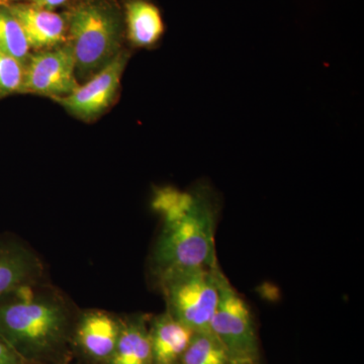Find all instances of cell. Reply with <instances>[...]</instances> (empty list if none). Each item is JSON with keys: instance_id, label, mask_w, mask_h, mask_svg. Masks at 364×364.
I'll return each mask as SVG.
<instances>
[{"instance_id": "5b68a950", "label": "cell", "mask_w": 364, "mask_h": 364, "mask_svg": "<svg viewBox=\"0 0 364 364\" xmlns=\"http://www.w3.org/2000/svg\"><path fill=\"white\" fill-rule=\"evenodd\" d=\"M217 282L219 294L210 331L224 345L235 363H259V341L250 308L220 267Z\"/></svg>"}, {"instance_id": "e0dca14e", "label": "cell", "mask_w": 364, "mask_h": 364, "mask_svg": "<svg viewBox=\"0 0 364 364\" xmlns=\"http://www.w3.org/2000/svg\"><path fill=\"white\" fill-rule=\"evenodd\" d=\"M0 364H26L1 337H0Z\"/></svg>"}, {"instance_id": "277c9868", "label": "cell", "mask_w": 364, "mask_h": 364, "mask_svg": "<svg viewBox=\"0 0 364 364\" xmlns=\"http://www.w3.org/2000/svg\"><path fill=\"white\" fill-rule=\"evenodd\" d=\"M214 267L182 268L158 277L167 309L193 332L210 331L218 303L217 269Z\"/></svg>"}, {"instance_id": "5bb4252c", "label": "cell", "mask_w": 364, "mask_h": 364, "mask_svg": "<svg viewBox=\"0 0 364 364\" xmlns=\"http://www.w3.org/2000/svg\"><path fill=\"white\" fill-rule=\"evenodd\" d=\"M179 364H236L212 331L193 333Z\"/></svg>"}, {"instance_id": "7a4b0ae2", "label": "cell", "mask_w": 364, "mask_h": 364, "mask_svg": "<svg viewBox=\"0 0 364 364\" xmlns=\"http://www.w3.org/2000/svg\"><path fill=\"white\" fill-rule=\"evenodd\" d=\"M73 324L61 299L32 286L0 301V337L26 364H66Z\"/></svg>"}, {"instance_id": "ba28073f", "label": "cell", "mask_w": 364, "mask_h": 364, "mask_svg": "<svg viewBox=\"0 0 364 364\" xmlns=\"http://www.w3.org/2000/svg\"><path fill=\"white\" fill-rule=\"evenodd\" d=\"M122 323V318L102 311L83 313L72 328L71 351L85 363H107L116 349Z\"/></svg>"}, {"instance_id": "52a82bcc", "label": "cell", "mask_w": 364, "mask_h": 364, "mask_svg": "<svg viewBox=\"0 0 364 364\" xmlns=\"http://www.w3.org/2000/svg\"><path fill=\"white\" fill-rule=\"evenodd\" d=\"M131 56L130 50H124L112 63L90 80L81 83L70 95L53 100L80 121L88 123L97 121L116 104L122 77Z\"/></svg>"}, {"instance_id": "d6986e66", "label": "cell", "mask_w": 364, "mask_h": 364, "mask_svg": "<svg viewBox=\"0 0 364 364\" xmlns=\"http://www.w3.org/2000/svg\"><path fill=\"white\" fill-rule=\"evenodd\" d=\"M28 0H0V6H9V4H18V2H25Z\"/></svg>"}, {"instance_id": "44dd1931", "label": "cell", "mask_w": 364, "mask_h": 364, "mask_svg": "<svg viewBox=\"0 0 364 364\" xmlns=\"http://www.w3.org/2000/svg\"><path fill=\"white\" fill-rule=\"evenodd\" d=\"M85 364H87V363H85Z\"/></svg>"}, {"instance_id": "ffe728a7", "label": "cell", "mask_w": 364, "mask_h": 364, "mask_svg": "<svg viewBox=\"0 0 364 364\" xmlns=\"http://www.w3.org/2000/svg\"><path fill=\"white\" fill-rule=\"evenodd\" d=\"M252 364H259V363H252Z\"/></svg>"}, {"instance_id": "30bf717a", "label": "cell", "mask_w": 364, "mask_h": 364, "mask_svg": "<svg viewBox=\"0 0 364 364\" xmlns=\"http://www.w3.org/2000/svg\"><path fill=\"white\" fill-rule=\"evenodd\" d=\"M122 7L126 41L131 48H156L166 30L160 7L153 0H123Z\"/></svg>"}, {"instance_id": "9c48e42d", "label": "cell", "mask_w": 364, "mask_h": 364, "mask_svg": "<svg viewBox=\"0 0 364 364\" xmlns=\"http://www.w3.org/2000/svg\"><path fill=\"white\" fill-rule=\"evenodd\" d=\"M6 6L23 28L32 52L45 51L66 44L67 23L63 14L28 1Z\"/></svg>"}, {"instance_id": "4fadbf2b", "label": "cell", "mask_w": 364, "mask_h": 364, "mask_svg": "<svg viewBox=\"0 0 364 364\" xmlns=\"http://www.w3.org/2000/svg\"><path fill=\"white\" fill-rule=\"evenodd\" d=\"M149 318L145 315L122 318L119 341L105 364H153Z\"/></svg>"}, {"instance_id": "8992f818", "label": "cell", "mask_w": 364, "mask_h": 364, "mask_svg": "<svg viewBox=\"0 0 364 364\" xmlns=\"http://www.w3.org/2000/svg\"><path fill=\"white\" fill-rule=\"evenodd\" d=\"M80 85L76 77L75 59L70 46L32 52L23 66V81L18 95L65 97Z\"/></svg>"}, {"instance_id": "8fae6325", "label": "cell", "mask_w": 364, "mask_h": 364, "mask_svg": "<svg viewBox=\"0 0 364 364\" xmlns=\"http://www.w3.org/2000/svg\"><path fill=\"white\" fill-rule=\"evenodd\" d=\"M41 273L36 254L16 241H0V301L32 286Z\"/></svg>"}, {"instance_id": "2e32d148", "label": "cell", "mask_w": 364, "mask_h": 364, "mask_svg": "<svg viewBox=\"0 0 364 364\" xmlns=\"http://www.w3.org/2000/svg\"><path fill=\"white\" fill-rule=\"evenodd\" d=\"M23 75V64L0 50V100L18 93Z\"/></svg>"}, {"instance_id": "6da1fadb", "label": "cell", "mask_w": 364, "mask_h": 364, "mask_svg": "<svg viewBox=\"0 0 364 364\" xmlns=\"http://www.w3.org/2000/svg\"><path fill=\"white\" fill-rule=\"evenodd\" d=\"M152 207L162 222L151 259L157 279L172 270L217 264L219 203L210 186L198 184L188 191L158 188Z\"/></svg>"}, {"instance_id": "9a60e30c", "label": "cell", "mask_w": 364, "mask_h": 364, "mask_svg": "<svg viewBox=\"0 0 364 364\" xmlns=\"http://www.w3.org/2000/svg\"><path fill=\"white\" fill-rule=\"evenodd\" d=\"M0 50L23 66L32 54L23 28L6 6H0Z\"/></svg>"}, {"instance_id": "7c38bea8", "label": "cell", "mask_w": 364, "mask_h": 364, "mask_svg": "<svg viewBox=\"0 0 364 364\" xmlns=\"http://www.w3.org/2000/svg\"><path fill=\"white\" fill-rule=\"evenodd\" d=\"M193 331L168 312L149 318L153 364H179Z\"/></svg>"}, {"instance_id": "ac0fdd59", "label": "cell", "mask_w": 364, "mask_h": 364, "mask_svg": "<svg viewBox=\"0 0 364 364\" xmlns=\"http://www.w3.org/2000/svg\"><path fill=\"white\" fill-rule=\"evenodd\" d=\"M72 1L73 0H28V2L35 4V6L50 9V11H56L59 7L68 6Z\"/></svg>"}, {"instance_id": "3957f363", "label": "cell", "mask_w": 364, "mask_h": 364, "mask_svg": "<svg viewBox=\"0 0 364 364\" xmlns=\"http://www.w3.org/2000/svg\"><path fill=\"white\" fill-rule=\"evenodd\" d=\"M65 9L67 44L81 85L127 49L123 7L117 0H73Z\"/></svg>"}]
</instances>
